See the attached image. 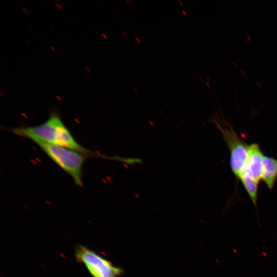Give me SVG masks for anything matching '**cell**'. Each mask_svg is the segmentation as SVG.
<instances>
[{
  "label": "cell",
  "instance_id": "2",
  "mask_svg": "<svg viewBox=\"0 0 277 277\" xmlns=\"http://www.w3.org/2000/svg\"><path fill=\"white\" fill-rule=\"evenodd\" d=\"M45 153L67 172L80 186H83L82 168L84 154L60 146L45 143H36Z\"/></svg>",
  "mask_w": 277,
  "mask_h": 277
},
{
  "label": "cell",
  "instance_id": "5",
  "mask_svg": "<svg viewBox=\"0 0 277 277\" xmlns=\"http://www.w3.org/2000/svg\"><path fill=\"white\" fill-rule=\"evenodd\" d=\"M264 154L258 144L249 146L248 155L242 173L259 182L261 180L262 162Z\"/></svg>",
  "mask_w": 277,
  "mask_h": 277
},
{
  "label": "cell",
  "instance_id": "1",
  "mask_svg": "<svg viewBox=\"0 0 277 277\" xmlns=\"http://www.w3.org/2000/svg\"><path fill=\"white\" fill-rule=\"evenodd\" d=\"M11 131L17 135L29 138L36 144L45 143L60 146L89 157L100 155L82 146L73 137L56 112L51 113L42 124L16 127L12 129Z\"/></svg>",
  "mask_w": 277,
  "mask_h": 277
},
{
  "label": "cell",
  "instance_id": "7",
  "mask_svg": "<svg viewBox=\"0 0 277 277\" xmlns=\"http://www.w3.org/2000/svg\"><path fill=\"white\" fill-rule=\"evenodd\" d=\"M239 180L242 182L256 211H257L258 192L259 182L254 181L244 173L241 174Z\"/></svg>",
  "mask_w": 277,
  "mask_h": 277
},
{
  "label": "cell",
  "instance_id": "6",
  "mask_svg": "<svg viewBox=\"0 0 277 277\" xmlns=\"http://www.w3.org/2000/svg\"><path fill=\"white\" fill-rule=\"evenodd\" d=\"M261 180L269 190H272L277 180V159L264 155L262 167Z\"/></svg>",
  "mask_w": 277,
  "mask_h": 277
},
{
  "label": "cell",
  "instance_id": "3",
  "mask_svg": "<svg viewBox=\"0 0 277 277\" xmlns=\"http://www.w3.org/2000/svg\"><path fill=\"white\" fill-rule=\"evenodd\" d=\"M222 133L230 152V166L235 177L239 180L247 161L249 146L245 143L228 124L215 122Z\"/></svg>",
  "mask_w": 277,
  "mask_h": 277
},
{
  "label": "cell",
  "instance_id": "8",
  "mask_svg": "<svg viewBox=\"0 0 277 277\" xmlns=\"http://www.w3.org/2000/svg\"><path fill=\"white\" fill-rule=\"evenodd\" d=\"M102 157L122 162L127 165H134L136 164H141L143 160L140 157H123L121 156H103Z\"/></svg>",
  "mask_w": 277,
  "mask_h": 277
},
{
  "label": "cell",
  "instance_id": "4",
  "mask_svg": "<svg viewBox=\"0 0 277 277\" xmlns=\"http://www.w3.org/2000/svg\"><path fill=\"white\" fill-rule=\"evenodd\" d=\"M75 256L93 277H119L123 273L122 268L114 266L94 250L83 245H78L75 248Z\"/></svg>",
  "mask_w": 277,
  "mask_h": 277
}]
</instances>
